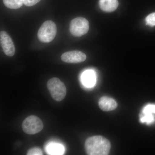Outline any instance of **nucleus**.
I'll return each mask as SVG.
<instances>
[{"instance_id":"nucleus-8","label":"nucleus","mask_w":155,"mask_h":155,"mask_svg":"<svg viewBox=\"0 0 155 155\" xmlns=\"http://www.w3.org/2000/svg\"><path fill=\"white\" fill-rule=\"evenodd\" d=\"M98 105L101 110L108 112L115 110L118 106L116 101L112 98L104 96L100 99Z\"/></svg>"},{"instance_id":"nucleus-10","label":"nucleus","mask_w":155,"mask_h":155,"mask_svg":"<svg viewBox=\"0 0 155 155\" xmlns=\"http://www.w3.org/2000/svg\"><path fill=\"white\" fill-rule=\"evenodd\" d=\"M81 80L84 86L87 87L94 86L96 81L94 72L92 70H87L82 74Z\"/></svg>"},{"instance_id":"nucleus-7","label":"nucleus","mask_w":155,"mask_h":155,"mask_svg":"<svg viewBox=\"0 0 155 155\" xmlns=\"http://www.w3.org/2000/svg\"><path fill=\"white\" fill-rule=\"evenodd\" d=\"M61 59L65 63L78 64L85 61L86 59V55L80 51H70L63 54L61 56Z\"/></svg>"},{"instance_id":"nucleus-13","label":"nucleus","mask_w":155,"mask_h":155,"mask_svg":"<svg viewBox=\"0 0 155 155\" xmlns=\"http://www.w3.org/2000/svg\"><path fill=\"white\" fill-rule=\"evenodd\" d=\"M140 117V122L143 123L146 122L147 124H150L153 123L155 121L154 116L153 114H141Z\"/></svg>"},{"instance_id":"nucleus-15","label":"nucleus","mask_w":155,"mask_h":155,"mask_svg":"<svg viewBox=\"0 0 155 155\" xmlns=\"http://www.w3.org/2000/svg\"><path fill=\"white\" fill-rule=\"evenodd\" d=\"M155 114V105L148 104L143 108L142 114Z\"/></svg>"},{"instance_id":"nucleus-14","label":"nucleus","mask_w":155,"mask_h":155,"mask_svg":"<svg viewBox=\"0 0 155 155\" xmlns=\"http://www.w3.org/2000/svg\"><path fill=\"white\" fill-rule=\"evenodd\" d=\"M146 23L147 25L154 27L155 26V12L148 15L145 19Z\"/></svg>"},{"instance_id":"nucleus-16","label":"nucleus","mask_w":155,"mask_h":155,"mask_svg":"<svg viewBox=\"0 0 155 155\" xmlns=\"http://www.w3.org/2000/svg\"><path fill=\"white\" fill-rule=\"evenodd\" d=\"M27 155H43L42 151L39 148H31L27 152Z\"/></svg>"},{"instance_id":"nucleus-11","label":"nucleus","mask_w":155,"mask_h":155,"mask_svg":"<svg viewBox=\"0 0 155 155\" xmlns=\"http://www.w3.org/2000/svg\"><path fill=\"white\" fill-rule=\"evenodd\" d=\"M3 2L7 8L11 9H17L22 7L23 0H3Z\"/></svg>"},{"instance_id":"nucleus-17","label":"nucleus","mask_w":155,"mask_h":155,"mask_svg":"<svg viewBox=\"0 0 155 155\" xmlns=\"http://www.w3.org/2000/svg\"><path fill=\"white\" fill-rule=\"evenodd\" d=\"M41 0H23V4L28 7H31L36 5Z\"/></svg>"},{"instance_id":"nucleus-4","label":"nucleus","mask_w":155,"mask_h":155,"mask_svg":"<svg viewBox=\"0 0 155 155\" xmlns=\"http://www.w3.org/2000/svg\"><path fill=\"white\" fill-rule=\"evenodd\" d=\"M44 127L43 123L37 116L31 115L25 118L22 123L24 132L28 134H36L40 132Z\"/></svg>"},{"instance_id":"nucleus-1","label":"nucleus","mask_w":155,"mask_h":155,"mask_svg":"<svg viewBox=\"0 0 155 155\" xmlns=\"http://www.w3.org/2000/svg\"><path fill=\"white\" fill-rule=\"evenodd\" d=\"M84 147L87 155H107L110 150L111 143L104 137L94 136L86 140Z\"/></svg>"},{"instance_id":"nucleus-12","label":"nucleus","mask_w":155,"mask_h":155,"mask_svg":"<svg viewBox=\"0 0 155 155\" xmlns=\"http://www.w3.org/2000/svg\"><path fill=\"white\" fill-rule=\"evenodd\" d=\"M49 154L62 155L64 153V148L61 145L51 144L48 147Z\"/></svg>"},{"instance_id":"nucleus-3","label":"nucleus","mask_w":155,"mask_h":155,"mask_svg":"<svg viewBox=\"0 0 155 155\" xmlns=\"http://www.w3.org/2000/svg\"><path fill=\"white\" fill-rule=\"evenodd\" d=\"M57 32L55 23L51 20L45 21L39 29L38 37L42 42L49 43L55 37Z\"/></svg>"},{"instance_id":"nucleus-5","label":"nucleus","mask_w":155,"mask_h":155,"mask_svg":"<svg viewBox=\"0 0 155 155\" xmlns=\"http://www.w3.org/2000/svg\"><path fill=\"white\" fill-rule=\"evenodd\" d=\"M89 25L87 19L83 17H78L72 19L69 27L70 33L74 36H82L86 34L89 30Z\"/></svg>"},{"instance_id":"nucleus-2","label":"nucleus","mask_w":155,"mask_h":155,"mask_svg":"<svg viewBox=\"0 0 155 155\" xmlns=\"http://www.w3.org/2000/svg\"><path fill=\"white\" fill-rule=\"evenodd\" d=\"M47 87L54 100L60 102L65 98L67 94V88L64 84L57 78H53L48 80Z\"/></svg>"},{"instance_id":"nucleus-9","label":"nucleus","mask_w":155,"mask_h":155,"mask_svg":"<svg viewBox=\"0 0 155 155\" xmlns=\"http://www.w3.org/2000/svg\"><path fill=\"white\" fill-rule=\"evenodd\" d=\"M99 5L103 11L110 13L117 8L119 2L118 0H99Z\"/></svg>"},{"instance_id":"nucleus-6","label":"nucleus","mask_w":155,"mask_h":155,"mask_svg":"<svg viewBox=\"0 0 155 155\" xmlns=\"http://www.w3.org/2000/svg\"><path fill=\"white\" fill-rule=\"evenodd\" d=\"M0 41L3 51L6 55L12 57L15 53V48L11 37L6 31L0 32Z\"/></svg>"}]
</instances>
